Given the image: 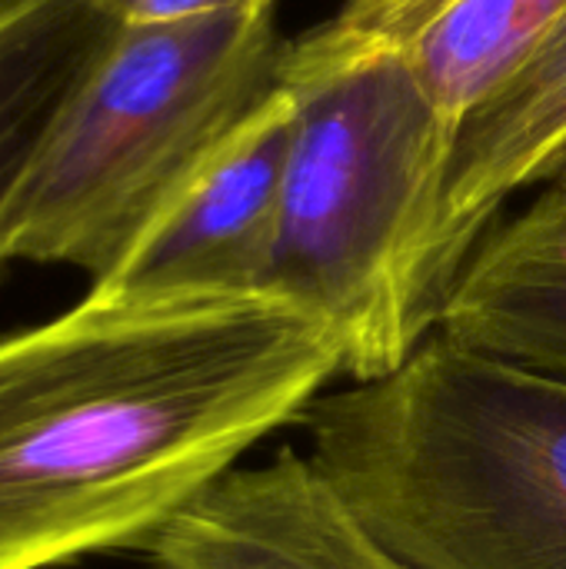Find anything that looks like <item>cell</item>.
I'll use <instances>...</instances> for the list:
<instances>
[{
	"mask_svg": "<svg viewBox=\"0 0 566 569\" xmlns=\"http://www.w3.org/2000/svg\"><path fill=\"white\" fill-rule=\"evenodd\" d=\"M297 427L354 513L414 569H566V377L447 333Z\"/></svg>",
	"mask_w": 566,
	"mask_h": 569,
	"instance_id": "cell-2",
	"label": "cell"
},
{
	"mask_svg": "<svg viewBox=\"0 0 566 569\" xmlns=\"http://www.w3.org/2000/svg\"><path fill=\"white\" fill-rule=\"evenodd\" d=\"M277 10L113 27L13 203V260L107 280L280 83Z\"/></svg>",
	"mask_w": 566,
	"mask_h": 569,
	"instance_id": "cell-4",
	"label": "cell"
},
{
	"mask_svg": "<svg viewBox=\"0 0 566 569\" xmlns=\"http://www.w3.org/2000/svg\"><path fill=\"white\" fill-rule=\"evenodd\" d=\"M564 10L566 0H344L324 27L404 60L457 140Z\"/></svg>",
	"mask_w": 566,
	"mask_h": 569,
	"instance_id": "cell-8",
	"label": "cell"
},
{
	"mask_svg": "<svg viewBox=\"0 0 566 569\" xmlns=\"http://www.w3.org/2000/svg\"><path fill=\"white\" fill-rule=\"evenodd\" d=\"M566 160V10L524 67L464 123L430 240V287L447 307L467 260L510 197ZM444 320V317H440Z\"/></svg>",
	"mask_w": 566,
	"mask_h": 569,
	"instance_id": "cell-7",
	"label": "cell"
},
{
	"mask_svg": "<svg viewBox=\"0 0 566 569\" xmlns=\"http://www.w3.org/2000/svg\"><path fill=\"white\" fill-rule=\"evenodd\" d=\"M554 180H566V160L560 163V170H557V177H554Z\"/></svg>",
	"mask_w": 566,
	"mask_h": 569,
	"instance_id": "cell-12",
	"label": "cell"
},
{
	"mask_svg": "<svg viewBox=\"0 0 566 569\" xmlns=\"http://www.w3.org/2000/svg\"><path fill=\"white\" fill-rule=\"evenodd\" d=\"M457 343L566 377V180L480 240L440 320Z\"/></svg>",
	"mask_w": 566,
	"mask_h": 569,
	"instance_id": "cell-9",
	"label": "cell"
},
{
	"mask_svg": "<svg viewBox=\"0 0 566 569\" xmlns=\"http://www.w3.org/2000/svg\"><path fill=\"white\" fill-rule=\"evenodd\" d=\"M113 27L93 0H0V273L17 193Z\"/></svg>",
	"mask_w": 566,
	"mask_h": 569,
	"instance_id": "cell-10",
	"label": "cell"
},
{
	"mask_svg": "<svg viewBox=\"0 0 566 569\" xmlns=\"http://www.w3.org/2000/svg\"><path fill=\"white\" fill-rule=\"evenodd\" d=\"M294 97L280 233L267 290L320 313L344 373H394L440 330L430 240L457 140L404 60L324 23L287 40Z\"/></svg>",
	"mask_w": 566,
	"mask_h": 569,
	"instance_id": "cell-3",
	"label": "cell"
},
{
	"mask_svg": "<svg viewBox=\"0 0 566 569\" xmlns=\"http://www.w3.org/2000/svg\"><path fill=\"white\" fill-rule=\"evenodd\" d=\"M147 553L153 569H414L290 447L214 480Z\"/></svg>",
	"mask_w": 566,
	"mask_h": 569,
	"instance_id": "cell-6",
	"label": "cell"
},
{
	"mask_svg": "<svg viewBox=\"0 0 566 569\" xmlns=\"http://www.w3.org/2000/svg\"><path fill=\"white\" fill-rule=\"evenodd\" d=\"M280 0H93V7L120 23H173L207 13H227V10H277Z\"/></svg>",
	"mask_w": 566,
	"mask_h": 569,
	"instance_id": "cell-11",
	"label": "cell"
},
{
	"mask_svg": "<svg viewBox=\"0 0 566 569\" xmlns=\"http://www.w3.org/2000/svg\"><path fill=\"white\" fill-rule=\"evenodd\" d=\"M344 373L274 293L103 297L0 340V569L150 543Z\"/></svg>",
	"mask_w": 566,
	"mask_h": 569,
	"instance_id": "cell-1",
	"label": "cell"
},
{
	"mask_svg": "<svg viewBox=\"0 0 566 569\" xmlns=\"http://www.w3.org/2000/svg\"><path fill=\"white\" fill-rule=\"evenodd\" d=\"M290 120L294 97L277 83L193 193L90 290L140 300L267 290L280 233Z\"/></svg>",
	"mask_w": 566,
	"mask_h": 569,
	"instance_id": "cell-5",
	"label": "cell"
}]
</instances>
